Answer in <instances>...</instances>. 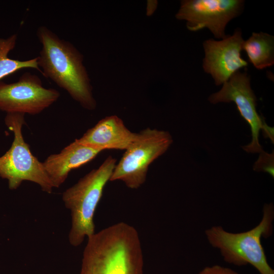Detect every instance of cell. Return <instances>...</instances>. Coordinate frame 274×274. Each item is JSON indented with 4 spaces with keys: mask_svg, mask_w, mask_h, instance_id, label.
Segmentation results:
<instances>
[{
    "mask_svg": "<svg viewBox=\"0 0 274 274\" xmlns=\"http://www.w3.org/2000/svg\"><path fill=\"white\" fill-rule=\"evenodd\" d=\"M143 267L139 233L121 222L87 238L79 274H143Z\"/></svg>",
    "mask_w": 274,
    "mask_h": 274,
    "instance_id": "obj_1",
    "label": "cell"
},
{
    "mask_svg": "<svg viewBox=\"0 0 274 274\" xmlns=\"http://www.w3.org/2000/svg\"><path fill=\"white\" fill-rule=\"evenodd\" d=\"M37 34L42 44L38 64L43 76L66 91L83 108L95 109L96 102L82 55L72 44L45 26H40Z\"/></svg>",
    "mask_w": 274,
    "mask_h": 274,
    "instance_id": "obj_2",
    "label": "cell"
},
{
    "mask_svg": "<svg viewBox=\"0 0 274 274\" xmlns=\"http://www.w3.org/2000/svg\"><path fill=\"white\" fill-rule=\"evenodd\" d=\"M262 212L261 221L248 231L232 233L215 226L206 230L205 234L211 245L219 250L225 262L238 266L250 264L260 274H274L261 244L262 237L272 234L273 204L265 203Z\"/></svg>",
    "mask_w": 274,
    "mask_h": 274,
    "instance_id": "obj_3",
    "label": "cell"
},
{
    "mask_svg": "<svg viewBox=\"0 0 274 274\" xmlns=\"http://www.w3.org/2000/svg\"><path fill=\"white\" fill-rule=\"evenodd\" d=\"M116 164V160L108 156L97 168L92 170L62 193L64 206L71 212L68 241L72 246H80L85 238L95 233L94 213Z\"/></svg>",
    "mask_w": 274,
    "mask_h": 274,
    "instance_id": "obj_4",
    "label": "cell"
},
{
    "mask_svg": "<svg viewBox=\"0 0 274 274\" xmlns=\"http://www.w3.org/2000/svg\"><path fill=\"white\" fill-rule=\"evenodd\" d=\"M5 122L14 134L11 147L0 157V177L8 181L11 190L17 189L25 181L39 185L41 189L51 193L54 188L43 164L31 153L24 141L22 127L25 124L24 114L7 113Z\"/></svg>",
    "mask_w": 274,
    "mask_h": 274,
    "instance_id": "obj_5",
    "label": "cell"
},
{
    "mask_svg": "<svg viewBox=\"0 0 274 274\" xmlns=\"http://www.w3.org/2000/svg\"><path fill=\"white\" fill-rule=\"evenodd\" d=\"M173 141L166 131L147 128L138 132L116 164L110 181H121L130 189L139 188L146 181L149 165L167 150Z\"/></svg>",
    "mask_w": 274,
    "mask_h": 274,
    "instance_id": "obj_6",
    "label": "cell"
},
{
    "mask_svg": "<svg viewBox=\"0 0 274 274\" xmlns=\"http://www.w3.org/2000/svg\"><path fill=\"white\" fill-rule=\"evenodd\" d=\"M59 96L57 90L45 88L40 78L29 72L16 82L0 81V110L7 113L38 114Z\"/></svg>",
    "mask_w": 274,
    "mask_h": 274,
    "instance_id": "obj_7",
    "label": "cell"
},
{
    "mask_svg": "<svg viewBox=\"0 0 274 274\" xmlns=\"http://www.w3.org/2000/svg\"><path fill=\"white\" fill-rule=\"evenodd\" d=\"M244 3L242 0L182 1L176 17L186 20L190 31L208 28L216 39H223L227 36L226 25L242 13Z\"/></svg>",
    "mask_w": 274,
    "mask_h": 274,
    "instance_id": "obj_8",
    "label": "cell"
},
{
    "mask_svg": "<svg viewBox=\"0 0 274 274\" xmlns=\"http://www.w3.org/2000/svg\"><path fill=\"white\" fill-rule=\"evenodd\" d=\"M223 85L222 88L212 94L208 100L213 104L233 102L241 116L251 128V141L243 146V149L249 153L262 152L264 150L259 143V136L265 120L257 112V99L251 87L250 77L246 72L238 71Z\"/></svg>",
    "mask_w": 274,
    "mask_h": 274,
    "instance_id": "obj_9",
    "label": "cell"
},
{
    "mask_svg": "<svg viewBox=\"0 0 274 274\" xmlns=\"http://www.w3.org/2000/svg\"><path fill=\"white\" fill-rule=\"evenodd\" d=\"M244 42L242 31L238 28L232 35H227L220 41L210 39L203 43V68L211 75L216 85L223 84L248 65L241 56Z\"/></svg>",
    "mask_w": 274,
    "mask_h": 274,
    "instance_id": "obj_10",
    "label": "cell"
},
{
    "mask_svg": "<svg viewBox=\"0 0 274 274\" xmlns=\"http://www.w3.org/2000/svg\"><path fill=\"white\" fill-rule=\"evenodd\" d=\"M137 135L138 133L129 130L120 118L113 115L99 120L80 138L76 140L101 152L108 149L125 150Z\"/></svg>",
    "mask_w": 274,
    "mask_h": 274,
    "instance_id": "obj_11",
    "label": "cell"
},
{
    "mask_svg": "<svg viewBox=\"0 0 274 274\" xmlns=\"http://www.w3.org/2000/svg\"><path fill=\"white\" fill-rule=\"evenodd\" d=\"M100 152L75 140L60 153L49 156L43 164L54 188H59L71 171L91 161Z\"/></svg>",
    "mask_w": 274,
    "mask_h": 274,
    "instance_id": "obj_12",
    "label": "cell"
},
{
    "mask_svg": "<svg viewBox=\"0 0 274 274\" xmlns=\"http://www.w3.org/2000/svg\"><path fill=\"white\" fill-rule=\"evenodd\" d=\"M243 50L257 69L262 70L274 64L273 36L263 32H253L248 40L244 41Z\"/></svg>",
    "mask_w": 274,
    "mask_h": 274,
    "instance_id": "obj_13",
    "label": "cell"
},
{
    "mask_svg": "<svg viewBox=\"0 0 274 274\" xmlns=\"http://www.w3.org/2000/svg\"><path fill=\"white\" fill-rule=\"evenodd\" d=\"M17 38V35L14 34L7 38H0V81L23 68H34L41 72L37 57L27 60H19L8 57L9 53L15 47Z\"/></svg>",
    "mask_w": 274,
    "mask_h": 274,
    "instance_id": "obj_14",
    "label": "cell"
},
{
    "mask_svg": "<svg viewBox=\"0 0 274 274\" xmlns=\"http://www.w3.org/2000/svg\"><path fill=\"white\" fill-rule=\"evenodd\" d=\"M253 169L256 172H264L274 177V153L264 151L259 153L258 159L255 162Z\"/></svg>",
    "mask_w": 274,
    "mask_h": 274,
    "instance_id": "obj_15",
    "label": "cell"
},
{
    "mask_svg": "<svg viewBox=\"0 0 274 274\" xmlns=\"http://www.w3.org/2000/svg\"><path fill=\"white\" fill-rule=\"evenodd\" d=\"M197 274H239L235 270L219 265L207 266Z\"/></svg>",
    "mask_w": 274,
    "mask_h": 274,
    "instance_id": "obj_16",
    "label": "cell"
},
{
    "mask_svg": "<svg viewBox=\"0 0 274 274\" xmlns=\"http://www.w3.org/2000/svg\"><path fill=\"white\" fill-rule=\"evenodd\" d=\"M263 135L265 138H268L270 140L271 143L273 144L274 142V133L273 127H271L267 125L264 121L263 123L262 128Z\"/></svg>",
    "mask_w": 274,
    "mask_h": 274,
    "instance_id": "obj_17",
    "label": "cell"
}]
</instances>
